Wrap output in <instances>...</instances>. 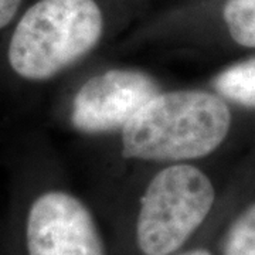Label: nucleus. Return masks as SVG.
Instances as JSON below:
<instances>
[{
  "label": "nucleus",
  "instance_id": "f257e3e1",
  "mask_svg": "<svg viewBox=\"0 0 255 255\" xmlns=\"http://www.w3.org/2000/svg\"><path fill=\"white\" fill-rule=\"evenodd\" d=\"M231 129L227 101L216 92H159L121 130L127 159L174 162L213 153Z\"/></svg>",
  "mask_w": 255,
  "mask_h": 255
},
{
  "label": "nucleus",
  "instance_id": "f03ea898",
  "mask_svg": "<svg viewBox=\"0 0 255 255\" xmlns=\"http://www.w3.org/2000/svg\"><path fill=\"white\" fill-rule=\"evenodd\" d=\"M104 16L95 0H38L18 18L7 60L18 77L46 81L100 43Z\"/></svg>",
  "mask_w": 255,
  "mask_h": 255
},
{
  "label": "nucleus",
  "instance_id": "7ed1b4c3",
  "mask_svg": "<svg viewBox=\"0 0 255 255\" xmlns=\"http://www.w3.org/2000/svg\"><path fill=\"white\" fill-rule=\"evenodd\" d=\"M216 189L199 167L176 163L147 184L136 220V244L143 255H173L209 217Z\"/></svg>",
  "mask_w": 255,
  "mask_h": 255
},
{
  "label": "nucleus",
  "instance_id": "20e7f679",
  "mask_svg": "<svg viewBox=\"0 0 255 255\" xmlns=\"http://www.w3.org/2000/svg\"><path fill=\"white\" fill-rule=\"evenodd\" d=\"M26 248L27 255H107L90 209L63 190L46 191L31 203Z\"/></svg>",
  "mask_w": 255,
  "mask_h": 255
},
{
  "label": "nucleus",
  "instance_id": "39448f33",
  "mask_svg": "<svg viewBox=\"0 0 255 255\" xmlns=\"http://www.w3.org/2000/svg\"><path fill=\"white\" fill-rule=\"evenodd\" d=\"M159 92L155 78L139 70L114 68L97 74L75 94L71 124L90 135L122 130Z\"/></svg>",
  "mask_w": 255,
  "mask_h": 255
},
{
  "label": "nucleus",
  "instance_id": "423d86ee",
  "mask_svg": "<svg viewBox=\"0 0 255 255\" xmlns=\"http://www.w3.org/2000/svg\"><path fill=\"white\" fill-rule=\"evenodd\" d=\"M213 87L226 101L255 110V57L223 70L213 80Z\"/></svg>",
  "mask_w": 255,
  "mask_h": 255
},
{
  "label": "nucleus",
  "instance_id": "0eeeda50",
  "mask_svg": "<svg viewBox=\"0 0 255 255\" xmlns=\"http://www.w3.org/2000/svg\"><path fill=\"white\" fill-rule=\"evenodd\" d=\"M223 17L237 44L255 48V0H227Z\"/></svg>",
  "mask_w": 255,
  "mask_h": 255
},
{
  "label": "nucleus",
  "instance_id": "6e6552de",
  "mask_svg": "<svg viewBox=\"0 0 255 255\" xmlns=\"http://www.w3.org/2000/svg\"><path fill=\"white\" fill-rule=\"evenodd\" d=\"M223 255H255V203L230 226L223 243Z\"/></svg>",
  "mask_w": 255,
  "mask_h": 255
},
{
  "label": "nucleus",
  "instance_id": "1a4fd4ad",
  "mask_svg": "<svg viewBox=\"0 0 255 255\" xmlns=\"http://www.w3.org/2000/svg\"><path fill=\"white\" fill-rule=\"evenodd\" d=\"M23 0H0V30L7 27L17 16Z\"/></svg>",
  "mask_w": 255,
  "mask_h": 255
},
{
  "label": "nucleus",
  "instance_id": "9d476101",
  "mask_svg": "<svg viewBox=\"0 0 255 255\" xmlns=\"http://www.w3.org/2000/svg\"><path fill=\"white\" fill-rule=\"evenodd\" d=\"M173 255H213L209 250L206 248H191L187 251H182V253H176Z\"/></svg>",
  "mask_w": 255,
  "mask_h": 255
}]
</instances>
